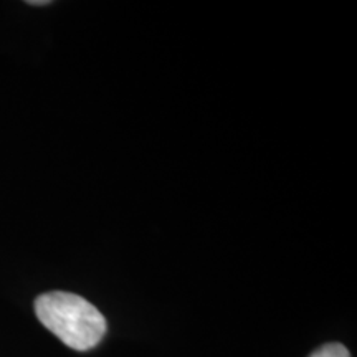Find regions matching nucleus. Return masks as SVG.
<instances>
[{
  "instance_id": "f03ea898",
  "label": "nucleus",
  "mask_w": 357,
  "mask_h": 357,
  "mask_svg": "<svg viewBox=\"0 0 357 357\" xmlns=\"http://www.w3.org/2000/svg\"><path fill=\"white\" fill-rule=\"evenodd\" d=\"M310 357H351V354L346 346L339 344V342H329V344L318 347Z\"/></svg>"
},
{
  "instance_id": "7ed1b4c3",
  "label": "nucleus",
  "mask_w": 357,
  "mask_h": 357,
  "mask_svg": "<svg viewBox=\"0 0 357 357\" xmlns=\"http://www.w3.org/2000/svg\"><path fill=\"white\" fill-rule=\"evenodd\" d=\"M30 6H48V0H30Z\"/></svg>"
},
{
  "instance_id": "f257e3e1",
  "label": "nucleus",
  "mask_w": 357,
  "mask_h": 357,
  "mask_svg": "<svg viewBox=\"0 0 357 357\" xmlns=\"http://www.w3.org/2000/svg\"><path fill=\"white\" fill-rule=\"evenodd\" d=\"M35 312L48 331L75 351H89L105 337L106 319L95 305L66 291L43 293L35 300Z\"/></svg>"
}]
</instances>
